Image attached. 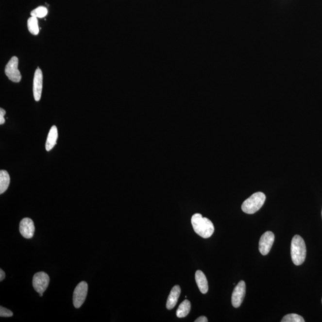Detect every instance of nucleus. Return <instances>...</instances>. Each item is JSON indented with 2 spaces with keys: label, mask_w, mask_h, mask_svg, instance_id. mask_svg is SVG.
Segmentation results:
<instances>
[{
  "label": "nucleus",
  "mask_w": 322,
  "mask_h": 322,
  "mask_svg": "<svg viewBox=\"0 0 322 322\" xmlns=\"http://www.w3.org/2000/svg\"><path fill=\"white\" fill-rule=\"evenodd\" d=\"M191 222L196 234L201 237L209 238L214 232V226L213 222L206 217H203L201 214L193 215L191 219Z\"/></svg>",
  "instance_id": "obj_1"
},
{
  "label": "nucleus",
  "mask_w": 322,
  "mask_h": 322,
  "mask_svg": "<svg viewBox=\"0 0 322 322\" xmlns=\"http://www.w3.org/2000/svg\"><path fill=\"white\" fill-rule=\"evenodd\" d=\"M290 254L293 263L295 266H300L305 262L306 257V246L305 240L299 235L292 238Z\"/></svg>",
  "instance_id": "obj_2"
},
{
  "label": "nucleus",
  "mask_w": 322,
  "mask_h": 322,
  "mask_svg": "<svg viewBox=\"0 0 322 322\" xmlns=\"http://www.w3.org/2000/svg\"><path fill=\"white\" fill-rule=\"evenodd\" d=\"M266 195L261 192H256L243 202L242 209L246 214H253L257 212L266 201Z\"/></svg>",
  "instance_id": "obj_3"
},
{
  "label": "nucleus",
  "mask_w": 322,
  "mask_h": 322,
  "mask_svg": "<svg viewBox=\"0 0 322 322\" xmlns=\"http://www.w3.org/2000/svg\"><path fill=\"white\" fill-rule=\"evenodd\" d=\"M19 60L17 57L14 56L10 59L5 68V74L10 81L14 83H19L22 79L19 70L18 69Z\"/></svg>",
  "instance_id": "obj_4"
},
{
  "label": "nucleus",
  "mask_w": 322,
  "mask_h": 322,
  "mask_svg": "<svg viewBox=\"0 0 322 322\" xmlns=\"http://www.w3.org/2000/svg\"><path fill=\"white\" fill-rule=\"evenodd\" d=\"M88 292V284L85 281L81 282L76 287L73 295V303L75 308H79L85 303Z\"/></svg>",
  "instance_id": "obj_5"
},
{
  "label": "nucleus",
  "mask_w": 322,
  "mask_h": 322,
  "mask_svg": "<svg viewBox=\"0 0 322 322\" xmlns=\"http://www.w3.org/2000/svg\"><path fill=\"white\" fill-rule=\"evenodd\" d=\"M50 277L45 272L40 271L34 274L33 285L34 289L39 293H44L49 287Z\"/></svg>",
  "instance_id": "obj_6"
},
{
  "label": "nucleus",
  "mask_w": 322,
  "mask_h": 322,
  "mask_svg": "<svg viewBox=\"0 0 322 322\" xmlns=\"http://www.w3.org/2000/svg\"><path fill=\"white\" fill-rule=\"evenodd\" d=\"M274 241V235L273 232H266L261 236L259 241V251L262 255H268L271 250Z\"/></svg>",
  "instance_id": "obj_7"
},
{
  "label": "nucleus",
  "mask_w": 322,
  "mask_h": 322,
  "mask_svg": "<svg viewBox=\"0 0 322 322\" xmlns=\"http://www.w3.org/2000/svg\"><path fill=\"white\" fill-rule=\"evenodd\" d=\"M245 293V283L243 281H240L237 287L235 288L234 292L232 293V303L234 307L238 308L242 305L243 299H244Z\"/></svg>",
  "instance_id": "obj_8"
},
{
  "label": "nucleus",
  "mask_w": 322,
  "mask_h": 322,
  "mask_svg": "<svg viewBox=\"0 0 322 322\" xmlns=\"http://www.w3.org/2000/svg\"><path fill=\"white\" fill-rule=\"evenodd\" d=\"M43 75L42 70L38 67L34 74L33 81V94L36 102L40 101L43 90Z\"/></svg>",
  "instance_id": "obj_9"
},
{
  "label": "nucleus",
  "mask_w": 322,
  "mask_h": 322,
  "mask_svg": "<svg viewBox=\"0 0 322 322\" xmlns=\"http://www.w3.org/2000/svg\"><path fill=\"white\" fill-rule=\"evenodd\" d=\"M19 231L23 237L31 239L35 232V226L32 220L30 218L22 219L20 222Z\"/></svg>",
  "instance_id": "obj_10"
},
{
  "label": "nucleus",
  "mask_w": 322,
  "mask_h": 322,
  "mask_svg": "<svg viewBox=\"0 0 322 322\" xmlns=\"http://www.w3.org/2000/svg\"><path fill=\"white\" fill-rule=\"evenodd\" d=\"M180 294H181V288L179 285H175L172 288L167 299L166 306L168 310H172L176 305Z\"/></svg>",
  "instance_id": "obj_11"
},
{
  "label": "nucleus",
  "mask_w": 322,
  "mask_h": 322,
  "mask_svg": "<svg viewBox=\"0 0 322 322\" xmlns=\"http://www.w3.org/2000/svg\"><path fill=\"white\" fill-rule=\"evenodd\" d=\"M195 280L200 291L203 294H206L208 291V284L205 274L201 271H196Z\"/></svg>",
  "instance_id": "obj_12"
},
{
  "label": "nucleus",
  "mask_w": 322,
  "mask_h": 322,
  "mask_svg": "<svg viewBox=\"0 0 322 322\" xmlns=\"http://www.w3.org/2000/svg\"><path fill=\"white\" fill-rule=\"evenodd\" d=\"M58 138V131L56 126L53 125L49 131L48 136H47L46 149L47 151H51L56 145V141Z\"/></svg>",
  "instance_id": "obj_13"
},
{
  "label": "nucleus",
  "mask_w": 322,
  "mask_h": 322,
  "mask_svg": "<svg viewBox=\"0 0 322 322\" xmlns=\"http://www.w3.org/2000/svg\"><path fill=\"white\" fill-rule=\"evenodd\" d=\"M10 183V177L8 172L6 170H1L0 171V193L6 192L9 186Z\"/></svg>",
  "instance_id": "obj_14"
},
{
  "label": "nucleus",
  "mask_w": 322,
  "mask_h": 322,
  "mask_svg": "<svg viewBox=\"0 0 322 322\" xmlns=\"http://www.w3.org/2000/svg\"><path fill=\"white\" fill-rule=\"evenodd\" d=\"M191 305L189 301L185 300L180 304L179 308L176 311V315L178 318H185L190 313Z\"/></svg>",
  "instance_id": "obj_15"
},
{
  "label": "nucleus",
  "mask_w": 322,
  "mask_h": 322,
  "mask_svg": "<svg viewBox=\"0 0 322 322\" xmlns=\"http://www.w3.org/2000/svg\"><path fill=\"white\" fill-rule=\"evenodd\" d=\"M28 29L31 34L37 35L40 32L37 17H31L28 20Z\"/></svg>",
  "instance_id": "obj_16"
},
{
  "label": "nucleus",
  "mask_w": 322,
  "mask_h": 322,
  "mask_svg": "<svg viewBox=\"0 0 322 322\" xmlns=\"http://www.w3.org/2000/svg\"><path fill=\"white\" fill-rule=\"evenodd\" d=\"M48 14V10L46 7L40 6L31 12V17L37 18H43Z\"/></svg>",
  "instance_id": "obj_17"
},
{
  "label": "nucleus",
  "mask_w": 322,
  "mask_h": 322,
  "mask_svg": "<svg viewBox=\"0 0 322 322\" xmlns=\"http://www.w3.org/2000/svg\"><path fill=\"white\" fill-rule=\"evenodd\" d=\"M282 322H305L302 316L297 314H289L283 318Z\"/></svg>",
  "instance_id": "obj_18"
},
{
  "label": "nucleus",
  "mask_w": 322,
  "mask_h": 322,
  "mask_svg": "<svg viewBox=\"0 0 322 322\" xmlns=\"http://www.w3.org/2000/svg\"><path fill=\"white\" fill-rule=\"evenodd\" d=\"M12 311L9 310V309L2 307V306L0 307V316L3 317V318H9V317L13 316Z\"/></svg>",
  "instance_id": "obj_19"
},
{
  "label": "nucleus",
  "mask_w": 322,
  "mask_h": 322,
  "mask_svg": "<svg viewBox=\"0 0 322 322\" xmlns=\"http://www.w3.org/2000/svg\"><path fill=\"white\" fill-rule=\"evenodd\" d=\"M6 112L4 109L2 108L0 109V124L1 125L4 124V115H6Z\"/></svg>",
  "instance_id": "obj_20"
},
{
  "label": "nucleus",
  "mask_w": 322,
  "mask_h": 322,
  "mask_svg": "<svg viewBox=\"0 0 322 322\" xmlns=\"http://www.w3.org/2000/svg\"><path fill=\"white\" fill-rule=\"evenodd\" d=\"M208 321V319L203 316L200 317L195 321V322H207Z\"/></svg>",
  "instance_id": "obj_21"
},
{
  "label": "nucleus",
  "mask_w": 322,
  "mask_h": 322,
  "mask_svg": "<svg viewBox=\"0 0 322 322\" xmlns=\"http://www.w3.org/2000/svg\"><path fill=\"white\" fill-rule=\"evenodd\" d=\"M6 277V274L2 269L0 270V281H2Z\"/></svg>",
  "instance_id": "obj_22"
},
{
  "label": "nucleus",
  "mask_w": 322,
  "mask_h": 322,
  "mask_svg": "<svg viewBox=\"0 0 322 322\" xmlns=\"http://www.w3.org/2000/svg\"><path fill=\"white\" fill-rule=\"evenodd\" d=\"M39 294H40V297H43V293H40Z\"/></svg>",
  "instance_id": "obj_23"
},
{
  "label": "nucleus",
  "mask_w": 322,
  "mask_h": 322,
  "mask_svg": "<svg viewBox=\"0 0 322 322\" xmlns=\"http://www.w3.org/2000/svg\"></svg>",
  "instance_id": "obj_24"
},
{
  "label": "nucleus",
  "mask_w": 322,
  "mask_h": 322,
  "mask_svg": "<svg viewBox=\"0 0 322 322\" xmlns=\"http://www.w3.org/2000/svg\"></svg>",
  "instance_id": "obj_25"
}]
</instances>
